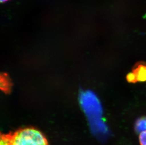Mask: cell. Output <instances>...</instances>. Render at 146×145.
Segmentation results:
<instances>
[{"label":"cell","instance_id":"cell-2","mask_svg":"<svg viewBox=\"0 0 146 145\" xmlns=\"http://www.w3.org/2000/svg\"><path fill=\"white\" fill-rule=\"evenodd\" d=\"M10 145H48L46 138L40 131L27 128L11 133Z\"/></svg>","mask_w":146,"mask_h":145},{"label":"cell","instance_id":"cell-1","mask_svg":"<svg viewBox=\"0 0 146 145\" xmlns=\"http://www.w3.org/2000/svg\"><path fill=\"white\" fill-rule=\"evenodd\" d=\"M79 102L92 125L96 126L103 125L101 119L102 105L99 99L93 92L90 90L81 92L79 96Z\"/></svg>","mask_w":146,"mask_h":145},{"label":"cell","instance_id":"cell-4","mask_svg":"<svg viewBox=\"0 0 146 145\" xmlns=\"http://www.w3.org/2000/svg\"><path fill=\"white\" fill-rule=\"evenodd\" d=\"M135 129L137 132H141L146 130V117L141 118L137 121Z\"/></svg>","mask_w":146,"mask_h":145},{"label":"cell","instance_id":"cell-7","mask_svg":"<svg viewBox=\"0 0 146 145\" xmlns=\"http://www.w3.org/2000/svg\"><path fill=\"white\" fill-rule=\"evenodd\" d=\"M8 1H9V0H1V2H2V3H5V2Z\"/></svg>","mask_w":146,"mask_h":145},{"label":"cell","instance_id":"cell-6","mask_svg":"<svg viewBox=\"0 0 146 145\" xmlns=\"http://www.w3.org/2000/svg\"><path fill=\"white\" fill-rule=\"evenodd\" d=\"M139 142L141 145H146V130L141 132L139 135Z\"/></svg>","mask_w":146,"mask_h":145},{"label":"cell","instance_id":"cell-5","mask_svg":"<svg viewBox=\"0 0 146 145\" xmlns=\"http://www.w3.org/2000/svg\"><path fill=\"white\" fill-rule=\"evenodd\" d=\"M10 141H11V134L3 135H1L0 145H10Z\"/></svg>","mask_w":146,"mask_h":145},{"label":"cell","instance_id":"cell-3","mask_svg":"<svg viewBox=\"0 0 146 145\" xmlns=\"http://www.w3.org/2000/svg\"><path fill=\"white\" fill-rule=\"evenodd\" d=\"M127 79L130 82L146 81V64H137L134 67L132 72L128 74Z\"/></svg>","mask_w":146,"mask_h":145}]
</instances>
